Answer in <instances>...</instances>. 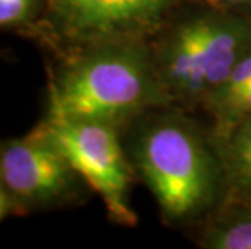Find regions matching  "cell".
Masks as SVG:
<instances>
[{"instance_id": "6", "label": "cell", "mask_w": 251, "mask_h": 249, "mask_svg": "<svg viewBox=\"0 0 251 249\" xmlns=\"http://www.w3.org/2000/svg\"><path fill=\"white\" fill-rule=\"evenodd\" d=\"M91 191L98 193L107 217L117 225L135 226L138 214L130 205L135 170L122 144V130L86 120H41Z\"/></svg>"}, {"instance_id": "1", "label": "cell", "mask_w": 251, "mask_h": 249, "mask_svg": "<svg viewBox=\"0 0 251 249\" xmlns=\"http://www.w3.org/2000/svg\"><path fill=\"white\" fill-rule=\"evenodd\" d=\"M169 105L148 39H112L54 54L46 118L100 121L124 130Z\"/></svg>"}, {"instance_id": "4", "label": "cell", "mask_w": 251, "mask_h": 249, "mask_svg": "<svg viewBox=\"0 0 251 249\" xmlns=\"http://www.w3.org/2000/svg\"><path fill=\"white\" fill-rule=\"evenodd\" d=\"M190 3L219 5L217 0H46L34 39L52 54L112 39H149L175 10Z\"/></svg>"}, {"instance_id": "12", "label": "cell", "mask_w": 251, "mask_h": 249, "mask_svg": "<svg viewBox=\"0 0 251 249\" xmlns=\"http://www.w3.org/2000/svg\"><path fill=\"white\" fill-rule=\"evenodd\" d=\"M7 217H13V210H12V204H10L8 196L3 189V184L0 181V222L5 220Z\"/></svg>"}, {"instance_id": "9", "label": "cell", "mask_w": 251, "mask_h": 249, "mask_svg": "<svg viewBox=\"0 0 251 249\" xmlns=\"http://www.w3.org/2000/svg\"><path fill=\"white\" fill-rule=\"evenodd\" d=\"M46 0H0V33H17L34 39Z\"/></svg>"}, {"instance_id": "10", "label": "cell", "mask_w": 251, "mask_h": 249, "mask_svg": "<svg viewBox=\"0 0 251 249\" xmlns=\"http://www.w3.org/2000/svg\"><path fill=\"white\" fill-rule=\"evenodd\" d=\"M248 115H251V79L233 100L209 113L212 118L211 136L219 137L226 135L238 120H242Z\"/></svg>"}, {"instance_id": "3", "label": "cell", "mask_w": 251, "mask_h": 249, "mask_svg": "<svg viewBox=\"0 0 251 249\" xmlns=\"http://www.w3.org/2000/svg\"><path fill=\"white\" fill-rule=\"evenodd\" d=\"M151 49L170 105L202 107L251 50V17L200 3L164 24Z\"/></svg>"}, {"instance_id": "7", "label": "cell", "mask_w": 251, "mask_h": 249, "mask_svg": "<svg viewBox=\"0 0 251 249\" xmlns=\"http://www.w3.org/2000/svg\"><path fill=\"white\" fill-rule=\"evenodd\" d=\"M198 245L207 249H251V201L224 196L204 219Z\"/></svg>"}, {"instance_id": "2", "label": "cell", "mask_w": 251, "mask_h": 249, "mask_svg": "<svg viewBox=\"0 0 251 249\" xmlns=\"http://www.w3.org/2000/svg\"><path fill=\"white\" fill-rule=\"evenodd\" d=\"M131 125L136 128L126 154L165 224L178 226L204 220L226 196L211 131L206 133L196 121L174 110L146 113Z\"/></svg>"}, {"instance_id": "11", "label": "cell", "mask_w": 251, "mask_h": 249, "mask_svg": "<svg viewBox=\"0 0 251 249\" xmlns=\"http://www.w3.org/2000/svg\"><path fill=\"white\" fill-rule=\"evenodd\" d=\"M221 7L251 17V0H217Z\"/></svg>"}, {"instance_id": "8", "label": "cell", "mask_w": 251, "mask_h": 249, "mask_svg": "<svg viewBox=\"0 0 251 249\" xmlns=\"http://www.w3.org/2000/svg\"><path fill=\"white\" fill-rule=\"evenodd\" d=\"M212 139L221 157L226 196L251 201V115Z\"/></svg>"}, {"instance_id": "5", "label": "cell", "mask_w": 251, "mask_h": 249, "mask_svg": "<svg viewBox=\"0 0 251 249\" xmlns=\"http://www.w3.org/2000/svg\"><path fill=\"white\" fill-rule=\"evenodd\" d=\"M0 181L17 217L79 205L91 191L42 121L25 136L0 139Z\"/></svg>"}]
</instances>
